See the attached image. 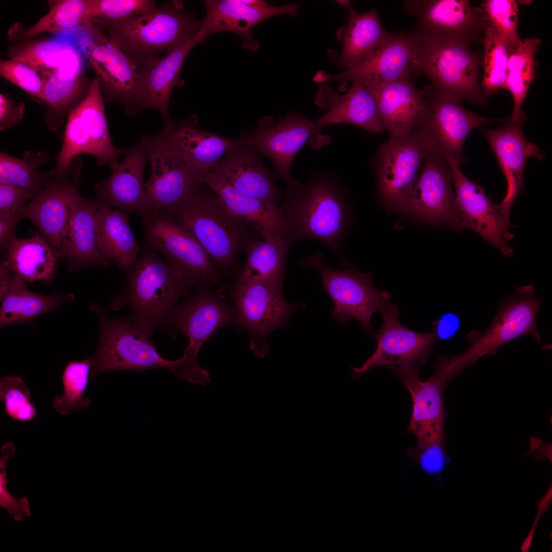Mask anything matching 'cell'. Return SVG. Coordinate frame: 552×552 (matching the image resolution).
Here are the masks:
<instances>
[{
    "label": "cell",
    "mask_w": 552,
    "mask_h": 552,
    "mask_svg": "<svg viewBox=\"0 0 552 552\" xmlns=\"http://www.w3.org/2000/svg\"><path fill=\"white\" fill-rule=\"evenodd\" d=\"M461 319L453 312L442 314L432 324L433 332L436 339L446 341L453 338L459 330Z\"/></svg>",
    "instance_id": "55"
},
{
    "label": "cell",
    "mask_w": 552,
    "mask_h": 552,
    "mask_svg": "<svg viewBox=\"0 0 552 552\" xmlns=\"http://www.w3.org/2000/svg\"><path fill=\"white\" fill-rule=\"evenodd\" d=\"M79 176L58 178L49 175L45 186L16 212L21 219L27 218L36 226L59 256L70 222V204L80 193L83 180Z\"/></svg>",
    "instance_id": "24"
},
{
    "label": "cell",
    "mask_w": 552,
    "mask_h": 552,
    "mask_svg": "<svg viewBox=\"0 0 552 552\" xmlns=\"http://www.w3.org/2000/svg\"><path fill=\"white\" fill-rule=\"evenodd\" d=\"M90 309L98 317L100 329L99 343L91 356L93 364L90 379L111 371L143 372L154 369L169 370L177 375L185 365L184 355L173 361L162 357L151 337L129 317H111L95 301L90 303Z\"/></svg>",
    "instance_id": "5"
},
{
    "label": "cell",
    "mask_w": 552,
    "mask_h": 552,
    "mask_svg": "<svg viewBox=\"0 0 552 552\" xmlns=\"http://www.w3.org/2000/svg\"><path fill=\"white\" fill-rule=\"evenodd\" d=\"M433 373L422 381L419 370L394 371L410 394L412 401L411 420L407 431L416 438L417 444L444 442V390L449 381L445 373L434 365Z\"/></svg>",
    "instance_id": "23"
},
{
    "label": "cell",
    "mask_w": 552,
    "mask_h": 552,
    "mask_svg": "<svg viewBox=\"0 0 552 552\" xmlns=\"http://www.w3.org/2000/svg\"><path fill=\"white\" fill-rule=\"evenodd\" d=\"M324 127L317 121L310 120L298 113L290 112L276 123L265 117L257 128L241 141L253 147L273 164L275 178L286 184L294 182L291 169L293 160L307 141L321 133Z\"/></svg>",
    "instance_id": "19"
},
{
    "label": "cell",
    "mask_w": 552,
    "mask_h": 552,
    "mask_svg": "<svg viewBox=\"0 0 552 552\" xmlns=\"http://www.w3.org/2000/svg\"><path fill=\"white\" fill-rule=\"evenodd\" d=\"M146 243L160 252L173 270L191 288L216 284L219 277L208 254L176 218L162 211L139 214Z\"/></svg>",
    "instance_id": "8"
},
{
    "label": "cell",
    "mask_w": 552,
    "mask_h": 552,
    "mask_svg": "<svg viewBox=\"0 0 552 552\" xmlns=\"http://www.w3.org/2000/svg\"><path fill=\"white\" fill-rule=\"evenodd\" d=\"M141 139L150 166L145 182L147 211H157L178 201L199 184L195 175L155 134H142Z\"/></svg>",
    "instance_id": "22"
},
{
    "label": "cell",
    "mask_w": 552,
    "mask_h": 552,
    "mask_svg": "<svg viewBox=\"0 0 552 552\" xmlns=\"http://www.w3.org/2000/svg\"><path fill=\"white\" fill-rule=\"evenodd\" d=\"M404 10L417 20L415 32L423 41L462 43L482 40L489 22L467 0L406 1Z\"/></svg>",
    "instance_id": "14"
},
{
    "label": "cell",
    "mask_w": 552,
    "mask_h": 552,
    "mask_svg": "<svg viewBox=\"0 0 552 552\" xmlns=\"http://www.w3.org/2000/svg\"><path fill=\"white\" fill-rule=\"evenodd\" d=\"M197 123V117L193 114L181 121L173 120L154 133L195 176L210 171L239 142L207 132Z\"/></svg>",
    "instance_id": "27"
},
{
    "label": "cell",
    "mask_w": 552,
    "mask_h": 552,
    "mask_svg": "<svg viewBox=\"0 0 552 552\" xmlns=\"http://www.w3.org/2000/svg\"><path fill=\"white\" fill-rule=\"evenodd\" d=\"M136 65L156 61L201 31V20L181 1L165 3L156 10L116 20H91Z\"/></svg>",
    "instance_id": "3"
},
{
    "label": "cell",
    "mask_w": 552,
    "mask_h": 552,
    "mask_svg": "<svg viewBox=\"0 0 552 552\" xmlns=\"http://www.w3.org/2000/svg\"><path fill=\"white\" fill-rule=\"evenodd\" d=\"M280 208L292 227V245L314 239L331 249L340 266L349 262L343 255L351 224L349 191L339 176L331 171H310L307 179L286 184Z\"/></svg>",
    "instance_id": "1"
},
{
    "label": "cell",
    "mask_w": 552,
    "mask_h": 552,
    "mask_svg": "<svg viewBox=\"0 0 552 552\" xmlns=\"http://www.w3.org/2000/svg\"><path fill=\"white\" fill-rule=\"evenodd\" d=\"M524 122L508 123L496 129L480 128L487 139L507 182L504 198L497 204L503 220L511 227V209L523 189V175L527 160L535 157L542 160L544 154L537 146L525 137L522 129Z\"/></svg>",
    "instance_id": "25"
},
{
    "label": "cell",
    "mask_w": 552,
    "mask_h": 552,
    "mask_svg": "<svg viewBox=\"0 0 552 552\" xmlns=\"http://www.w3.org/2000/svg\"><path fill=\"white\" fill-rule=\"evenodd\" d=\"M233 299L236 305L235 322L237 327L248 332L249 349L260 358L269 352L268 335L284 326L296 310L306 307L303 303H289L282 293L250 280L238 279Z\"/></svg>",
    "instance_id": "15"
},
{
    "label": "cell",
    "mask_w": 552,
    "mask_h": 552,
    "mask_svg": "<svg viewBox=\"0 0 552 552\" xmlns=\"http://www.w3.org/2000/svg\"><path fill=\"white\" fill-rule=\"evenodd\" d=\"M49 154L46 150L37 152L26 151L22 157L0 152V182L23 188L36 194L46 185L49 173L40 171L46 164Z\"/></svg>",
    "instance_id": "44"
},
{
    "label": "cell",
    "mask_w": 552,
    "mask_h": 552,
    "mask_svg": "<svg viewBox=\"0 0 552 552\" xmlns=\"http://www.w3.org/2000/svg\"><path fill=\"white\" fill-rule=\"evenodd\" d=\"M79 49L91 65L105 103L116 101L129 116L140 113V82L136 65L90 20L76 29Z\"/></svg>",
    "instance_id": "9"
},
{
    "label": "cell",
    "mask_w": 552,
    "mask_h": 552,
    "mask_svg": "<svg viewBox=\"0 0 552 552\" xmlns=\"http://www.w3.org/2000/svg\"><path fill=\"white\" fill-rule=\"evenodd\" d=\"M201 41L200 31L159 59L139 70L140 112L153 108L160 114L165 125L173 121L169 111L172 91L181 84L179 76L185 59Z\"/></svg>",
    "instance_id": "34"
},
{
    "label": "cell",
    "mask_w": 552,
    "mask_h": 552,
    "mask_svg": "<svg viewBox=\"0 0 552 552\" xmlns=\"http://www.w3.org/2000/svg\"><path fill=\"white\" fill-rule=\"evenodd\" d=\"M35 195L23 188L0 182V213H16Z\"/></svg>",
    "instance_id": "53"
},
{
    "label": "cell",
    "mask_w": 552,
    "mask_h": 552,
    "mask_svg": "<svg viewBox=\"0 0 552 552\" xmlns=\"http://www.w3.org/2000/svg\"><path fill=\"white\" fill-rule=\"evenodd\" d=\"M93 361L91 356L81 361H71L62 375L63 392L55 397L54 408L61 415L73 411L83 410L91 405L85 392L90 378Z\"/></svg>",
    "instance_id": "45"
},
{
    "label": "cell",
    "mask_w": 552,
    "mask_h": 552,
    "mask_svg": "<svg viewBox=\"0 0 552 552\" xmlns=\"http://www.w3.org/2000/svg\"><path fill=\"white\" fill-rule=\"evenodd\" d=\"M203 3L206 13L201 20V43H204L212 34L228 31L239 35L243 40L242 47L251 51L260 47L259 42L254 39L251 34L256 25L276 15H296L298 10V5L294 3L256 8L244 4L241 0H206Z\"/></svg>",
    "instance_id": "28"
},
{
    "label": "cell",
    "mask_w": 552,
    "mask_h": 552,
    "mask_svg": "<svg viewBox=\"0 0 552 552\" xmlns=\"http://www.w3.org/2000/svg\"><path fill=\"white\" fill-rule=\"evenodd\" d=\"M235 310L217 298L206 288L177 304L164 327L182 333L189 338L183 349L186 362L177 376L192 384L206 386L211 382L209 372L197 362L202 344L218 329L235 322Z\"/></svg>",
    "instance_id": "11"
},
{
    "label": "cell",
    "mask_w": 552,
    "mask_h": 552,
    "mask_svg": "<svg viewBox=\"0 0 552 552\" xmlns=\"http://www.w3.org/2000/svg\"><path fill=\"white\" fill-rule=\"evenodd\" d=\"M0 265V326L29 323L45 313L58 309L74 300L72 294L50 296L31 291L26 282Z\"/></svg>",
    "instance_id": "35"
},
{
    "label": "cell",
    "mask_w": 552,
    "mask_h": 552,
    "mask_svg": "<svg viewBox=\"0 0 552 552\" xmlns=\"http://www.w3.org/2000/svg\"><path fill=\"white\" fill-rule=\"evenodd\" d=\"M148 158L145 143L134 144L122 161L110 168V175L95 185L96 198L109 207L141 214L148 204L143 176Z\"/></svg>",
    "instance_id": "30"
},
{
    "label": "cell",
    "mask_w": 552,
    "mask_h": 552,
    "mask_svg": "<svg viewBox=\"0 0 552 552\" xmlns=\"http://www.w3.org/2000/svg\"><path fill=\"white\" fill-rule=\"evenodd\" d=\"M481 41L484 49L481 89L486 97L505 89L510 54L503 38L490 23Z\"/></svg>",
    "instance_id": "46"
},
{
    "label": "cell",
    "mask_w": 552,
    "mask_h": 552,
    "mask_svg": "<svg viewBox=\"0 0 552 552\" xmlns=\"http://www.w3.org/2000/svg\"><path fill=\"white\" fill-rule=\"evenodd\" d=\"M427 109L419 129L429 137L436 150L459 164L465 162L463 148L474 128L495 121L467 110L463 101L436 91L431 85L424 89Z\"/></svg>",
    "instance_id": "18"
},
{
    "label": "cell",
    "mask_w": 552,
    "mask_h": 552,
    "mask_svg": "<svg viewBox=\"0 0 552 552\" xmlns=\"http://www.w3.org/2000/svg\"><path fill=\"white\" fill-rule=\"evenodd\" d=\"M449 165L455 188V202L459 213L456 230L471 229L478 233L491 245L507 257L514 249L507 242L514 237L511 227L502 219L492 199L479 185L468 179L460 169L459 163L446 156Z\"/></svg>",
    "instance_id": "20"
},
{
    "label": "cell",
    "mask_w": 552,
    "mask_h": 552,
    "mask_svg": "<svg viewBox=\"0 0 552 552\" xmlns=\"http://www.w3.org/2000/svg\"><path fill=\"white\" fill-rule=\"evenodd\" d=\"M452 176L446 157L436 150L425 158L404 210L456 229L459 221Z\"/></svg>",
    "instance_id": "21"
},
{
    "label": "cell",
    "mask_w": 552,
    "mask_h": 552,
    "mask_svg": "<svg viewBox=\"0 0 552 552\" xmlns=\"http://www.w3.org/2000/svg\"><path fill=\"white\" fill-rule=\"evenodd\" d=\"M122 290L110 300L109 307L130 311L129 318L148 337L164 327L177 303L191 288L146 242L126 271Z\"/></svg>",
    "instance_id": "2"
},
{
    "label": "cell",
    "mask_w": 552,
    "mask_h": 552,
    "mask_svg": "<svg viewBox=\"0 0 552 552\" xmlns=\"http://www.w3.org/2000/svg\"><path fill=\"white\" fill-rule=\"evenodd\" d=\"M200 185L178 201L157 211L178 220L214 263L224 268L250 242L246 223L233 215L216 194Z\"/></svg>",
    "instance_id": "4"
},
{
    "label": "cell",
    "mask_w": 552,
    "mask_h": 552,
    "mask_svg": "<svg viewBox=\"0 0 552 552\" xmlns=\"http://www.w3.org/2000/svg\"><path fill=\"white\" fill-rule=\"evenodd\" d=\"M21 220L17 213H0V249L6 250L16 239V227Z\"/></svg>",
    "instance_id": "56"
},
{
    "label": "cell",
    "mask_w": 552,
    "mask_h": 552,
    "mask_svg": "<svg viewBox=\"0 0 552 552\" xmlns=\"http://www.w3.org/2000/svg\"><path fill=\"white\" fill-rule=\"evenodd\" d=\"M238 191L279 206L284 192L251 146L239 140L210 171Z\"/></svg>",
    "instance_id": "29"
},
{
    "label": "cell",
    "mask_w": 552,
    "mask_h": 552,
    "mask_svg": "<svg viewBox=\"0 0 552 552\" xmlns=\"http://www.w3.org/2000/svg\"><path fill=\"white\" fill-rule=\"evenodd\" d=\"M486 17L505 40L509 54L519 45L518 4L515 0H487L481 5Z\"/></svg>",
    "instance_id": "47"
},
{
    "label": "cell",
    "mask_w": 552,
    "mask_h": 552,
    "mask_svg": "<svg viewBox=\"0 0 552 552\" xmlns=\"http://www.w3.org/2000/svg\"><path fill=\"white\" fill-rule=\"evenodd\" d=\"M96 223L103 254L126 271L135 261L140 250L130 226L127 212L114 210L102 202L97 213Z\"/></svg>",
    "instance_id": "39"
},
{
    "label": "cell",
    "mask_w": 552,
    "mask_h": 552,
    "mask_svg": "<svg viewBox=\"0 0 552 552\" xmlns=\"http://www.w3.org/2000/svg\"><path fill=\"white\" fill-rule=\"evenodd\" d=\"M9 58L24 61L38 70L44 79L56 71H83L79 49L70 42L54 39H27L8 51Z\"/></svg>",
    "instance_id": "38"
},
{
    "label": "cell",
    "mask_w": 552,
    "mask_h": 552,
    "mask_svg": "<svg viewBox=\"0 0 552 552\" xmlns=\"http://www.w3.org/2000/svg\"><path fill=\"white\" fill-rule=\"evenodd\" d=\"M26 106L22 102L15 103L6 94H0V130L11 128L19 123L25 114Z\"/></svg>",
    "instance_id": "54"
},
{
    "label": "cell",
    "mask_w": 552,
    "mask_h": 552,
    "mask_svg": "<svg viewBox=\"0 0 552 552\" xmlns=\"http://www.w3.org/2000/svg\"><path fill=\"white\" fill-rule=\"evenodd\" d=\"M479 63L468 44L422 40L417 73L428 77L439 93L485 105L487 99L478 82Z\"/></svg>",
    "instance_id": "12"
},
{
    "label": "cell",
    "mask_w": 552,
    "mask_h": 552,
    "mask_svg": "<svg viewBox=\"0 0 552 552\" xmlns=\"http://www.w3.org/2000/svg\"><path fill=\"white\" fill-rule=\"evenodd\" d=\"M435 150L421 129L380 146L376 171L380 194L389 209L404 210L427 155Z\"/></svg>",
    "instance_id": "13"
},
{
    "label": "cell",
    "mask_w": 552,
    "mask_h": 552,
    "mask_svg": "<svg viewBox=\"0 0 552 552\" xmlns=\"http://www.w3.org/2000/svg\"><path fill=\"white\" fill-rule=\"evenodd\" d=\"M299 266L315 270L320 274L324 289L334 303V308L330 313L332 317L342 325L348 324L350 318L353 317L369 334H373L371 315L381 311L391 301V295L374 286L372 273H361L350 263L338 269L331 267L325 262L321 251L305 257Z\"/></svg>",
    "instance_id": "10"
},
{
    "label": "cell",
    "mask_w": 552,
    "mask_h": 552,
    "mask_svg": "<svg viewBox=\"0 0 552 552\" xmlns=\"http://www.w3.org/2000/svg\"><path fill=\"white\" fill-rule=\"evenodd\" d=\"M342 95L332 87H318L315 104L327 112L317 122L323 127L337 124H349L361 127L372 134L383 131L382 122L375 99L369 89L358 81Z\"/></svg>",
    "instance_id": "33"
},
{
    "label": "cell",
    "mask_w": 552,
    "mask_h": 552,
    "mask_svg": "<svg viewBox=\"0 0 552 552\" xmlns=\"http://www.w3.org/2000/svg\"><path fill=\"white\" fill-rule=\"evenodd\" d=\"M60 256L40 234L16 239L5 250L2 262L25 282H51L55 277Z\"/></svg>",
    "instance_id": "37"
},
{
    "label": "cell",
    "mask_w": 552,
    "mask_h": 552,
    "mask_svg": "<svg viewBox=\"0 0 552 552\" xmlns=\"http://www.w3.org/2000/svg\"><path fill=\"white\" fill-rule=\"evenodd\" d=\"M91 81L86 80L84 71H56L45 78L43 95L48 109L44 120L50 130L59 129L66 116L85 97Z\"/></svg>",
    "instance_id": "40"
},
{
    "label": "cell",
    "mask_w": 552,
    "mask_h": 552,
    "mask_svg": "<svg viewBox=\"0 0 552 552\" xmlns=\"http://www.w3.org/2000/svg\"><path fill=\"white\" fill-rule=\"evenodd\" d=\"M383 323L375 337L377 346L373 355L359 367H351V376L358 379L380 366L392 371L418 370L426 363L436 339L433 332L420 333L403 325L397 305L388 302L381 311Z\"/></svg>",
    "instance_id": "17"
},
{
    "label": "cell",
    "mask_w": 552,
    "mask_h": 552,
    "mask_svg": "<svg viewBox=\"0 0 552 552\" xmlns=\"http://www.w3.org/2000/svg\"><path fill=\"white\" fill-rule=\"evenodd\" d=\"M0 74L3 78L21 88L32 97L44 101V78L38 70L30 64L12 58L1 60Z\"/></svg>",
    "instance_id": "50"
},
{
    "label": "cell",
    "mask_w": 552,
    "mask_h": 552,
    "mask_svg": "<svg viewBox=\"0 0 552 552\" xmlns=\"http://www.w3.org/2000/svg\"><path fill=\"white\" fill-rule=\"evenodd\" d=\"M102 202L76 195L70 204L69 224L60 252L69 271L86 267H108L110 261L103 254L98 241L96 216Z\"/></svg>",
    "instance_id": "31"
},
{
    "label": "cell",
    "mask_w": 552,
    "mask_h": 552,
    "mask_svg": "<svg viewBox=\"0 0 552 552\" xmlns=\"http://www.w3.org/2000/svg\"><path fill=\"white\" fill-rule=\"evenodd\" d=\"M542 299L535 294L534 286L518 288L503 302L491 324L482 333L472 331L467 336L470 344L466 351L449 357L438 356L439 363L450 381L485 355H495L498 350L513 340L530 334L538 341L536 316Z\"/></svg>",
    "instance_id": "6"
},
{
    "label": "cell",
    "mask_w": 552,
    "mask_h": 552,
    "mask_svg": "<svg viewBox=\"0 0 552 552\" xmlns=\"http://www.w3.org/2000/svg\"><path fill=\"white\" fill-rule=\"evenodd\" d=\"M0 400L4 404L6 414L16 421H30L36 415L30 391L20 377L8 376L1 378Z\"/></svg>",
    "instance_id": "48"
},
{
    "label": "cell",
    "mask_w": 552,
    "mask_h": 552,
    "mask_svg": "<svg viewBox=\"0 0 552 552\" xmlns=\"http://www.w3.org/2000/svg\"><path fill=\"white\" fill-rule=\"evenodd\" d=\"M88 8V0L57 1L33 25L22 28L18 23L14 24L8 31L9 39L21 41L47 32L75 30L89 21Z\"/></svg>",
    "instance_id": "43"
},
{
    "label": "cell",
    "mask_w": 552,
    "mask_h": 552,
    "mask_svg": "<svg viewBox=\"0 0 552 552\" xmlns=\"http://www.w3.org/2000/svg\"><path fill=\"white\" fill-rule=\"evenodd\" d=\"M414 464H419L426 473L438 474L446 463L445 443H434L417 445L407 451Z\"/></svg>",
    "instance_id": "52"
},
{
    "label": "cell",
    "mask_w": 552,
    "mask_h": 552,
    "mask_svg": "<svg viewBox=\"0 0 552 552\" xmlns=\"http://www.w3.org/2000/svg\"><path fill=\"white\" fill-rule=\"evenodd\" d=\"M348 11V24L336 33L342 45L336 63L345 69L358 65L381 48L392 34L384 28L377 9L358 13L351 8Z\"/></svg>",
    "instance_id": "36"
},
{
    "label": "cell",
    "mask_w": 552,
    "mask_h": 552,
    "mask_svg": "<svg viewBox=\"0 0 552 552\" xmlns=\"http://www.w3.org/2000/svg\"><path fill=\"white\" fill-rule=\"evenodd\" d=\"M15 451V444L13 441L6 443L1 448L2 455L0 459V505L6 509L15 520L21 521L25 517L31 515L28 498L26 497L15 498L9 492L7 485V462L9 458L14 455Z\"/></svg>",
    "instance_id": "51"
},
{
    "label": "cell",
    "mask_w": 552,
    "mask_h": 552,
    "mask_svg": "<svg viewBox=\"0 0 552 552\" xmlns=\"http://www.w3.org/2000/svg\"><path fill=\"white\" fill-rule=\"evenodd\" d=\"M541 42L538 38L524 39L510 54L505 81V89L512 94L514 102L510 122H524L527 119L522 105L531 83L535 77V55Z\"/></svg>",
    "instance_id": "42"
},
{
    "label": "cell",
    "mask_w": 552,
    "mask_h": 552,
    "mask_svg": "<svg viewBox=\"0 0 552 552\" xmlns=\"http://www.w3.org/2000/svg\"><path fill=\"white\" fill-rule=\"evenodd\" d=\"M291 247L286 240L250 241L247 245V259L239 280L261 282L282 293L287 254Z\"/></svg>",
    "instance_id": "41"
},
{
    "label": "cell",
    "mask_w": 552,
    "mask_h": 552,
    "mask_svg": "<svg viewBox=\"0 0 552 552\" xmlns=\"http://www.w3.org/2000/svg\"><path fill=\"white\" fill-rule=\"evenodd\" d=\"M551 502V487L549 488L546 494L539 501L538 504V514L533 526L521 546L522 551H527L533 541L534 534L540 517L546 512Z\"/></svg>",
    "instance_id": "57"
},
{
    "label": "cell",
    "mask_w": 552,
    "mask_h": 552,
    "mask_svg": "<svg viewBox=\"0 0 552 552\" xmlns=\"http://www.w3.org/2000/svg\"><path fill=\"white\" fill-rule=\"evenodd\" d=\"M199 184H205L222 200L237 218L249 224L264 240H286L291 246L292 227L280 206L245 194L208 171L196 176Z\"/></svg>",
    "instance_id": "26"
},
{
    "label": "cell",
    "mask_w": 552,
    "mask_h": 552,
    "mask_svg": "<svg viewBox=\"0 0 552 552\" xmlns=\"http://www.w3.org/2000/svg\"><path fill=\"white\" fill-rule=\"evenodd\" d=\"M158 7L151 0H88L89 21L116 20L145 14Z\"/></svg>",
    "instance_id": "49"
},
{
    "label": "cell",
    "mask_w": 552,
    "mask_h": 552,
    "mask_svg": "<svg viewBox=\"0 0 552 552\" xmlns=\"http://www.w3.org/2000/svg\"><path fill=\"white\" fill-rule=\"evenodd\" d=\"M365 86L375 99L382 122L388 131L389 139L419 128L427 109L424 89H419L411 80Z\"/></svg>",
    "instance_id": "32"
},
{
    "label": "cell",
    "mask_w": 552,
    "mask_h": 552,
    "mask_svg": "<svg viewBox=\"0 0 552 552\" xmlns=\"http://www.w3.org/2000/svg\"><path fill=\"white\" fill-rule=\"evenodd\" d=\"M104 104L99 82L95 77L84 99L67 116L63 144L55 158L56 167L49 173L50 177H70L73 160L81 154L94 156L98 167H110L120 155L127 153L128 148H119L112 144Z\"/></svg>",
    "instance_id": "7"
},
{
    "label": "cell",
    "mask_w": 552,
    "mask_h": 552,
    "mask_svg": "<svg viewBox=\"0 0 552 552\" xmlns=\"http://www.w3.org/2000/svg\"><path fill=\"white\" fill-rule=\"evenodd\" d=\"M421 42L415 32L392 34L381 48L356 66L335 75L319 71L313 81L338 82L340 89L345 91L347 83L353 81L365 85H375L411 80L414 74L417 73Z\"/></svg>",
    "instance_id": "16"
}]
</instances>
